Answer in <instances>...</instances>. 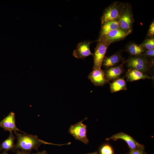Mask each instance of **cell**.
Returning a JSON list of instances; mask_svg holds the SVG:
<instances>
[{
    "instance_id": "obj_1",
    "label": "cell",
    "mask_w": 154,
    "mask_h": 154,
    "mask_svg": "<svg viewBox=\"0 0 154 154\" xmlns=\"http://www.w3.org/2000/svg\"><path fill=\"white\" fill-rule=\"evenodd\" d=\"M17 137V143L15 145L13 151L17 149L30 152L33 149L37 150L42 144L48 143L39 139L36 135L27 134H22L17 131H14Z\"/></svg>"
},
{
    "instance_id": "obj_2",
    "label": "cell",
    "mask_w": 154,
    "mask_h": 154,
    "mask_svg": "<svg viewBox=\"0 0 154 154\" xmlns=\"http://www.w3.org/2000/svg\"><path fill=\"white\" fill-rule=\"evenodd\" d=\"M153 62V60L151 61L141 55L130 56L126 63L128 68L135 69L146 74L151 70L154 65Z\"/></svg>"
},
{
    "instance_id": "obj_3",
    "label": "cell",
    "mask_w": 154,
    "mask_h": 154,
    "mask_svg": "<svg viewBox=\"0 0 154 154\" xmlns=\"http://www.w3.org/2000/svg\"><path fill=\"white\" fill-rule=\"evenodd\" d=\"M126 4L115 1L107 7L101 17V25L108 21L118 20L123 11Z\"/></svg>"
},
{
    "instance_id": "obj_4",
    "label": "cell",
    "mask_w": 154,
    "mask_h": 154,
    "mask_svg": "<svg viewBox=\"0 0 154 154\" xmlns=\"http://www.w3.org/2000/svg\"><path fill=\"white\" fill-rule=\"evenodd\" d=\"M120 29L131 33L132 31L133 19L132 9L130 4L126 3L121 16L118 20Z\"/></svg>"
},
{
    "instance_id": "obj_5",
    "label": "cell",
    "mask_w": 154,
    "mask_h": 154,
    "mask_svg": "<svg viewBox=\"0 0 154 154\" xmlns=\"http://www.w3.org/2000/svg\"><path fill=\"white\" fill-rule=\"evenodd\" d=\"M110 44L105 42L98 41L93 55L94 65L93 69L101 68L108 48Z\"/></svg>"
},
{
    "instance_id": "obj_6",
    "label": "cell",
    "mask_w": 154,
    "mask_h": 154,
    "mask_svg": "<svg viewBox=\"0 0 154 154\" xmlns=\"http://www.w3.org/2000/svg\"><path fill=\"white\" fill-rule=\"evenodd\" d=\"M83 121L71 125L69 128V132L76 139L87 144L89 141L87 136V126L83 123Z\"/></svg>"
},
{
    "instance_id": "obj_7",
    "label": "cell",
    "mask_w": 154,
    "mask_h": 154,
    "mask_svg": "<svg viewBox=\"0 0 154 154\" xmlns=\"http://www.w3.org/2000/svg\"><path fill=\"white\" fill-rule=\"evenodd\" d=\"M130 33L119 29L110 31L99 37L98 41L105 42L111 44L124 39Z\"/></svg>"
},
{
    "instance_id": "obj_8",
    "label": "cell",
    "mask_w": 154,
    "mask_h": 154,
    "mask_svg": "<svg viewBox=\"0 0 154 154\" xmlns=\"http://www.w3.org/2000/svg\"><path fill=\"white\" fill-rule=\"evenodd\" d=\"M118 139H122L125 141L130 150L144 148L143 145L139 143L131 136L122 132H120L106 139L108 141L111 139L116 141Z\"/></svg>"
},
{
    "instance_id": "obj_9",
    "label": "cell",
    "mask_w": 154,
    "mask_h": 154,
    "mask_svg": "<svg viewBox=\"0 0 154 154\" xmlns=\"http://www.w3.org/2000/svg\"><path fill=\"white\" fill-rule=\"evenodd\" d=\"M92 42V41L86 40L78 43L76 48L73 52V56L77 58L82 59L89 56H93V53L91 52L90 48Z\"/></svg>"
},
{
    "instance_id": "obj_10",
    "label": "cell",
    "mask_w": 154,
    "mask_h": 154,
    "mask_svg": "<svg viewBox=\"0 0 154 154\" xmlns=\"http://www.w3.org/2000/svg\"><path fill=\"white\" fill-rule=\"evenodd\" d=\"M126 62V60H124L121 64L104 70L105 78L109 83L110 81H113L119 78L124 72V66Z\"/></svg>"
},
{
    "instance_id": "obj_11",
    "label": "cell",
    "mask_w": 154,
    "mask_h": 154,
    "mask_svg": "<svg viewBox=\"0 0 154 154\" xmlns=\"http://www.w3.org/2000/svg\"><path fill=\"white\" fill-rule=\"evenodd\" d=\"M88 78L94 85L97 86H102L109 83L105 78L104 70L101 68L93 69Z\"/></svg>"
},
{
    "instance_id": "obj_12",
    "label": "cell",
    "mask_w": 154,
    "mask_h": 154,
    "mask_svg": "<svg viewBox=\"0 0 154 154\" xmlns=\"http://www.w3.org/2000/svg\"><path fill=\"white\" fill-rule=\"evenodd\" d=\"M0 127L5 131L10 132L21 131L16 127L15 114L13 112H10L6 117L0 121Z\"/></svg>"
},
{
    "instance_id": "obj_13",
    "label": "cell",
    "mask_w": 154,
    "mask_h": 154,
    "mask_svg": "<svg viewBox=\"0 0 154 154\" xmlns=\"http://www.w3.org/2000/svg\"><path fill=\"white\" fill-rule=\"evenodd\" d=\"M125 76L127 80L131 82L146 79L154 80V76H150L135 69L128 68L126 72Z\"/></svg>"
},
{
    "instance_id": "obj_14",
    "label": "cell",
    "mask_w": 154,
    "mask_h": 154,
    "mask_svg": "<svg viewBox=\"0 0 154 154\" xmlns=\"http://www.w3.org/2000/svg\"><path fill=\"white\" fill-rule=\"evenodd\" d=\"M124 60L121 52L118 51L113 55L105 57L102 64L106 69L117 65Z\"/></svg>"
},
{
    "instance_id": "obj_15",
    "label": "cell",
    "mask_w": 154,
    "mask_h": 154,
    "mask_svg": "<svg viewBox=\"0 0 154 154\" xmlns=\"http://www.w3.org/2000/svg\"><path fill=\"white\" fill-rule=\"evenodd\" d=\"M119 29H120V28L118 20L106 22L102 25L99 37H101L110 31Z\"/></svg>"
},
{
    "instance_id": "obj_16",
    "label": "cell",
    "mask_w": 154,
    "mask_h": 154,
    "mask_svg": "<svg viewBox=\"0 0 154 154\" xmlns=\"http://www.w3.org/2000/svg\"><path fill=\"white\" fill-rule=\"evenodd\" d=\"M110 89L112 93L120 90H127L126 83L123 78H119L110 83Z\"/></svg>"
},
{
    "instance_id": "obj_17",
    "label": "cell",
    "mask_w": 154,
    "mask_h": 154,
    "mask_svg": "<svg viewBox=\"0 0 154 154\" xmlns=\"http://www.w3.org/2000/svg\"><path fill=\"white\" fill-rule=\"evenodd\" d=\"M125 50L126 52L132 56L141 55L145 51L140 44H139L132 42L127 45Z\"/></svg>"
},
{
    "instance_id": "obj_18",
    "label": "cell",
    "mask_w": 154,
    "mask_h": 154,
    "mask_svg": "<svg viewBox=\"0 0 154 154\" xmlns=\"http://www.w3.org/2000/svg\"><path fill=\"white\" fill-rule=\"evenodd\" d=\"M15 137L12 132H10L9 137L4 141L0 145V151H7L13 149L15 147Z\"/></svg>"
},
{
    "instance_id": "obj_19",
    "label": "cell",
    "mask_w": 154,
    "mask_h": 154,
    "mask_svg": "<svg viewBox=\"0 0 154 154\" xmlns=\"http://www.w3.org/2000/svg\"><path fill=\"white\" fill-rule=\"evenodd\" d=\"M140 45L145 50L154 49V37L147 38Z\"/></svg>"
},
{
    "instance_id": "obj_20",
    "label": "cell",
    "mask_w": 154,
    "mask_h": 154,
    "mask_svg": "<svg viewBox=\"0 0 154 154\" xmlns=\"http://www.w3.org/2000/svg\"><path fill=\"white\" fill-rule=\"evenodd\" d=\"M100 154H113V151L112 147L109 145L106 144L101 148Z\"/></svg>"
},
{
    "instance_id": "obj_21",
    "label": "cell",
    "mask_w": 154,
    "mask_h": 154,
    "mask_svg": "<svg viewBox=\"0 0 154 154\" xmlns=\"http://www.w3.org/2000/svg\"><path fill=\"white\" fill-rule=\"evenodd\" d=\"M141 55L149 59L153 58L154 56V49L149 50H145Z\"/></svg>"
},
{
    "instance_id": "obj_22",
    "label": "cell",
    "mask_w": 154,
    "mask_h": 154,
    "mask_svg": "<svg viewBox=\"0 0 154 154\" xmlns=\"http://www.w3.org/2000/svg\"><path fill=\"white\" fill-rule=\"evenodd\" d=\"M154 35V20L151 24L147 33V38L153 37Z\"/></svg>"
},
{
    "instance_id": "obj_23",
    "label": "cell",
    "mask_w": 154,
    "mask_h": 154,
    "mask_svg": "<svg viewBox=\"0 0 154 154\" xmlns=\"http://www.w3.org/2000/svg\"><path fill=\"white\" fill-rule=\"evenodd\" d=\"M144 149L143 148L130 150L129 154H146Z\"/></svg>"
},
{
    "instance_id": "obj_24",
    "label": "cell",
    "mask_w": 154,
    "mask_h": 154,
    "mask_svg": "<svg viewBox=\"0 0 154 154\" xmlns=\"http://www.w3.org/2000/svg\"><path fill=\"white\" fill-rule=\"evenodd\" d=\"M16 150V154H30V152L25 151L19 149Z\"/></svg>"
},
{
    "instance_id": "obj_25",
    "label": "cell",
    "mask_w": 154,
    "mask_h": 154,
    "mask_svg": "<svg viewBox=\"0 0 154 154\" xmlns=\"http://www.w3.org/2000/svg\"><path fill=\"white\" fill-rule=\"evenodd\" d=\"M34 154H48L46 151L44 150L41 152H39Z\"/></svg>"
},
{
    "instance_id": "obj_26",
    "label": "cell",
    "mask_w": 154,
    "mask_h": 154,
    "mask_svg": "<svg viewBox=\"0 0 154 154\" xmlns=\"http://www.w3.org/2000/svg\"><path fill=\"white\" fill-rule=\"evenodd\" d=\"M86 154H97V152L96 151L93 153H88Z\"/></svg>"
},
{
    "instance_id": "obj_27",
    "label": "cell",
    "mask_w": 154,
    "mask_h": 154,
    "mask_svg": "<svg viewBox=\"0 0 154 154\" xmlns=\"http://www.w3.org/2000/svg\"><path fill=\"white\" fill-rule=\"evenodd\" d=\"M1 154H9L7 153V152L4 151Z\"/></svg>"
},
{
    "instance_id": "obj_28",
    "label": "cell",
    "mask_w": 154,
    "mask_h": 154,
    "mask_svg": "<svg viewBox=\"0 0 154 154\" xmlns=\"http://www.w3.org/2000/svg\"><path fill=\"white\" fill-rule=\"evenodd\" d=\"M0 154H1L0 153Z\"/></svg>"
}]
</instances>
